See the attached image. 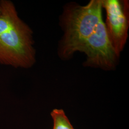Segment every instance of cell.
I'll return each instance as SVG.
<instances>
[{"instance_id": "cell-1", "label": "cell", "mask_w": 129, "mask_h": 129, "mask_svg": "<svg viewBox=\"0 0 129 129\" xmlns=\"http://www.w3.org/2000/svg\"><path fill=\"white\" fill-rule=\"evenodd\" d=\"M102 0H91L85 5L75 2L64 5L59 21L63 35L58 42L57 55L70 60L81 50L86 40L102 18Z\"/></svg>"}, {"instance_id": "cell-2", "label": "cell", "mask_w": 129, "mask_h": 129, "mask_svg": "<svg viewBox=\"0 0 129 129\" xmlns=\"http://www.w3.org/2000/svg\"><path fill=\"white\" fill-rule=\"evenodd\" d=\"M0 62L28 68L36 62L32 31L19 18L14 5L1 2Z\"/></svg>"}, {"instance_id": "cell-3", "label": "cell", "mask_w": 129, "mask_h": 129, "mask_svg": "<svg viewBox=\"0 0 129 129\" xmlns=\"http://www.w3.org/2000/svg\"><path fill=\"white\" fill-rule=\"evenodd\" d=\"M86 55L85 67L104 71L116 69L120 59L109 38L103 20L99 22L92 35L88 38L80 51Z\"/></svg>"}, {"instance_id": "cell-4", "label": "cell", "mask_w": 129, "mask_h": 129, "mask_svg": "<svg viewBox=\"0 0 129 129\" xmlns=\"http://www.w3.org/2000/svg\"><path fill=\"white\" fill-rule=\"evenodd\" d=\"M105 10L106 31L116 52L120 56L127 42L129 26V2L125 0H102Z\"/></svg>"}, {"instance_id": "cell-5", "label": "cell", "mask_w": 129, "mask_h": 129, "mask_svg": "<svg viewBox=\"0 0 129 129\" xmlns=\"http://www.w3.org/2000/svg\"><path fill=\"white\" fill-rule=\"evenodd\" d=\"M51 115L54 120L53 129H74L63 110L54 109Z\"/></svg>"}, {"instance_id": "cell-6", "label": "cell", "mask_w": 129, "mask_h": 129, "mask_svg": "<svg viewBox=\"0 0 129 129\" xmlns=\"http://www.w3.org/2000/svg\"><path fill=\"white\" fill-rule=\"evenodd\" d=\"M1 12H2V5H1V3L0 2V14H1Z\"/></svg>"}]
</instances>
